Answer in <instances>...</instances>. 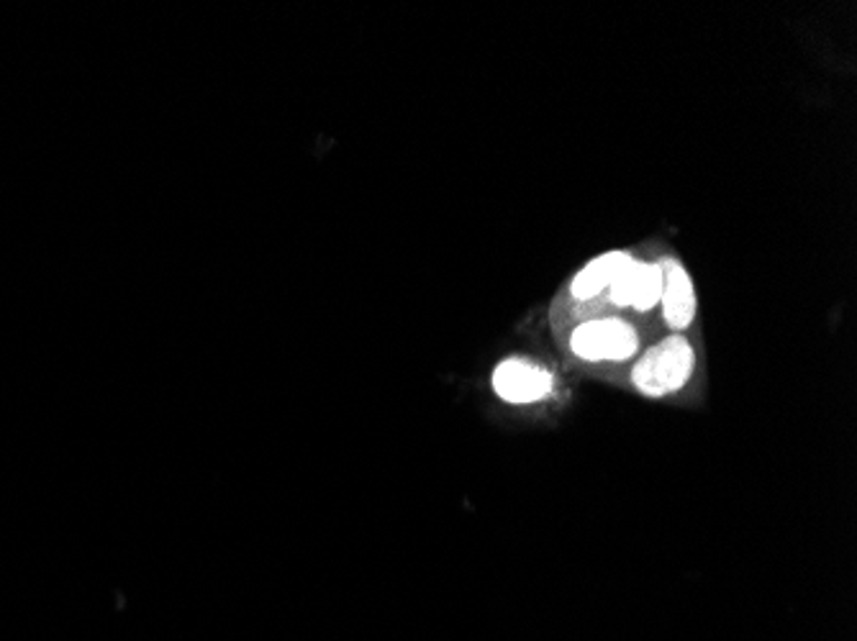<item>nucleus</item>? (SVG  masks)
<instances>
[{
	"instance_id": "nucleus-1",
	"label": "nucleus",
	"mask_w": 857,
	"mask_h": 641,
	"mask_svg": "<svg viewBox=\"0 0 857 641\" xmlns=\"http://www.w3.org/2000/svg\"><path fill=\"white\" fill-rule=\"evenodd\" d=\"M695 367V352L685 336H668L655 347L636 359L632 369V383L636 391L647 398H665L670 393H678L689 383Z\"/></svg>"
},
{
	"instance_id": "nucleus-2",
	"label": "nucleus",
	"mask_w": 857,
	"mask_h": 641,
	"mask_svg": "<svg viewBox=\"0 0 857 641\" xmlns=\"http://www.w3.org/2000/svg\"><path fill=\"white\" fill-rule=\"evenodd\" d=\"M640 336L622 318H601L578 326L571 336V349L585 362H626L636 354Z\"/></svg>"
},
{
	"instance_id": "nucleus-3",
	"label": "nucleus",
	"mask_w": 857,
	"mask_h": 641,
	"mask_svg": "<svg viewBox=\"0 0 857 641\" xmlns=\"http://www.w3.org/2000/svg\"><path fill=\"white\" fill-rule=\"evenodd\" d=\"M490 383H494L498 398L514 403V406H529V403L547 398V395L555 391L553 373L522 357L500 362L494 369Z\"/></svg>"
},
{
	"instance_id": "nucleus-4",
	"label": "nucleus",
	"mask_w": 857,
	"mask_h": 641,
	"mask_svg": "<svg viewBox=\"0 0 857 641\" xmlns=\"http://www.w3.org/2000/svg\"><path fill=\"white\" fill-rule=\"evenodd\" d=\"M660 273H663V314L665 324L673 332H683L695 316V290L689 273L675 259H660Z\"/></svg>"
},
{
	"instance_id": "nucleus-5",
	"label": "nucleus",
	"mask_w": 857,
	"mask_h": 641,
	"mask_svg": "<svg viewBox=\"0 0 857 641\" xmlns=\"http://www.w3.org/2000/svg\"><path fill=\"white\" fill-rule=\"evenodd\" d=\"M630 255L626 252H608V255L593 259V263L585 265L575 280L571 285V290L575 298L588 300L593 295H598L604 288H608V283L614 280V275L622 269L626 263H630Z\"/></svg>"
},
{
	"instance_id": "nucleus-6",
	"label": "nucleus",
	"mask_w": 857,
	"mask_h": 641,
	"mask_svg": "<svg viewBox=\"0 0 857 641\" xmlns=\"http://www.w3.org/2000/svg\"><path fill=\"white\" fill-rule=\"evenodd\" d=\"M642 273H644V263H636V259H630L619 273L614 275V280L608 283L611 288V303L619 308L632 306L636 298V290H640L642 283Z\"/></svg>"
},
{
	"instance_id": "nucleus-7",
	"label": "nucleus",
	"mask_w": 857,
	"mask_h": 641,
	"mask_svg": "<svg viewBox=\"0 0 857 641\" xmlns=\"http://www.w3.org/2000/svg\"><path fill=\"white\" fill-rule=\"evenodd\" d=\"M660 295H663V273H660V265L644 263L642 283H640V290H636V298H634L632 306L636 310H650V308L658 306Z\"/></svg>"
}]
</instances>
